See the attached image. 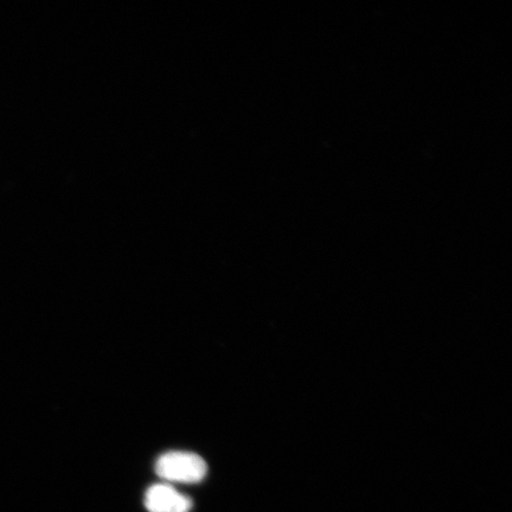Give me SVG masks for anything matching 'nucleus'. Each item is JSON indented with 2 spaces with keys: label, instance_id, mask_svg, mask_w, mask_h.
Here are the masks:
<instances>
[{
  "label": "nucleus",
  "instance_id": "f257e3e1",
  "mask_svg": "<svg viewBox=\"0 0 512 512\" xmlns=\"http://www.w3.org/2000/svg\"><path fill=\"white\" fill-rule=\"evenodd\" d=\"M156 472L168 482L194 484L206 478L208 466L195 453L175 451L158 458Z\"/></svg>",
  "mask_w": 512,
  "mask_h": 512
},
{
  "label": "nucleus",
  "instance_id": "f03ea898",
  "mask_svg": "<svg viewBox=\"0 0 512 512\" xmlns=\"http://www.w3.org/2000/svg\"><path fill=\"white\" fill-rule=\"evenodd\" d=\"M145 507L150 512H190L192 501L170 485H152L145 495Z\"/></svg>",
  "mask_w": 512,
  "mask_h": 512
}]
</instances>
